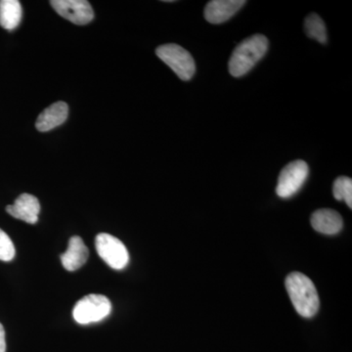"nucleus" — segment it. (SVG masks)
I'll use <instances>...</instances> for the list:
<instances>
[{
    "label": "nucleus",
    "instance_id": "nucleus-8",
    "mask_svg": "<svg viewBox=\"0 0 352 352\" xmlns=\"http://www.w3.org/2000/svg\"><path fill=\"white\" fill-rule=\"evenodd\" d=\"M7 212L15 219L30 224H36L41 212V205L36 197L31 194H22L16 199L14 205L7 206Z\"/></svg>",
    "mask_w": 352,
    "mask_h": 352
},
{
    "label": "nucleus",
    "instance_id": "nucleus-16",
    "mask_svg": "<svg viewBox=\"0 0 352 352\" xmlns=\"http://www.w3.org/2000/svg\"><path fill=\"white\" fill-rule=\"evenodd\" d=\"M15 247L12 240L0 229V261H11L15 256Z\"/></svg>",
    "mask_w": 352,
    "mask_h": 352
},
{
    "label": "nucleus",
    "instance_id": "nucleus-9",
    "mask_svg": "<svg viewBox=\"0 0 352 352\" xmlns=\"http://www.w3.org/2000/svg\"><path fill=\"white\" fill-rule=\"evenodd\" d=\"M244 4V0H212L206 6V20L210 24H221L235 15Z\"/></svg>",
    "mask_w": 352,
    "mask_h": 352
},
{
    "label": "nucleus",
    "instance_id": "nucleus-10",
    "mask_svg": "<svg viewBox=\"0 0 352 352\" xmlns=\"http://www.w3.org/2000/svg\"><path fill=\"white\" fill-rule=\"evenodd\" d=\"M69 107L63 101L56 102L45 109L38 116L36 127L38 131H50L55 127L61 126L68 118Z\"/></svg>",
    "mask_w": 352,
    "mask_h": 352
},
{
    "label": "nucleus",
    "instance_id": "nucleus-11",
    "mask_svg": "<svg viewBox=\"0 0 352 352\" xmlns=\"http://www.w3.org/2000/svg\"><path fill=\"white\" fill-rule=\"evenodd\" d=\"M311 226L317 232L335 235L342 229V215L330 208H321L311 215Z\"/></svg>",
    "mask_w": 352,
    "mask_h": 352
},
{
    "label": "nucleus",
    "instance_id": "nucleus-3",
    "mask_svg": "<svg viewBox=\"0 0 352 352\" xmlns=\"http://www.w3.org/2000/svg\"><path fill=\"white\" fill-rule=\"evenodd\" d=\"M157 56L164 62L182 80L193 78L196 65L188 51L175 43L164 44L156 50Z\"/></svg>",
    "mask_w": 352,
    "mask_h": 352
},
{
    "label": "nucleus",
    "instance_id": "nucleus-14",
    "mask_svg": "<svg viewBox=\"0 0 352 352\" xmlns=\"http://www.w3.org/2000/svg\"><path fill=\"white\" fill-rule=\"evenodd\" d=\"M305 29L308 38H314L320 43H327V32L324 21L317 14H310L305 22Z\"/></svg>",
    "mask_w": 352,
    "mask_h": 352
},
{
    "label": "nucleus",
    "instance_id": "nucleus-17",
    "mask_svg": "<svg viewBox=\"0 0 352 352\" xmlns=\"http://www.w3.org/2000/svg\"><path fill=\"white\" fill-rule=\"evenodd\" d=\"M6 351V331L0 323V352Z\"/></svg>",
    "mask_w": 352,
    "mask_h": 352
},
{
    "label": "nucleus",
    "instance_id": "nucleus-2",
    "mask_svg": "<svg viewBox=\"0 0 352 352\" xmlns=\"http://www.w3.org/2000/svg\"><path fill=\"white\" fill-rule=\"evenodd\" d=\"M268 41L263 34H254L238 44L229 60V73L239 78L249 73L265 55Z\"/></svg>",
    "mask_w": 352,
    "mask_h": 352
},
{
    "label": "nucleus",
    "instance_id": "nucleus-4",
    "mask_svg": "<svg viewBox=\"0 0 352 352\" xmlns=\"http://www.w3.org/2000/svg\"><path fill=\"white\" fill-rule=\"evenodd\" d=\"M112 311V303L107 296L102 295L85 296L76 303L73 317L76 323L87 325L105 319Z\"/></svg>",
    "mask_w": 352,
    "mask_h": 352
},
{
    "label": "nucleus",
    "instance_id": "nucleus-7",
    "mask_svg": "<svg viewBox=\"0 0 352 352\" xmlns=\"http://www.w3.org/2000/svg\"><path fill=\"white\" fill-rule=\"evenodd\" d=\"M50 4L60 16L74 24L87 25L94 20V9L85 0H52Z\"/></svg>",
    "mask_w": 352,
    "mask_h": 352
},
{
    "label": "nucleus",
    "instance_id": "nucleus-1",
    "mask_svg": "<svg viewBox=\"0 0 352 352\" xmlns=\"http://www.w3.org/2000/svg\"><path fill=\"white\" fill-rule=\"evenodd\" d=\"M292 303L298 314L311 318L318 312L319 296L314 282L300 272H292L285 281Z\"/></svg>",
    "mask_w": 352,
    "mask_h": 352
},
{
    "label": "nucleus",
    "instance_id": "nucleus-15",
    "mask_svg": "<svg viewBox=\"0 0 352 352\" xmlns=\"http://www.w3.org/2000/svg\"><path fill=\"white\" fill-rule=\"evenodd\" d=\"M333 194L336 200L346 201L352 208V180L346 176H340L333 182Z\"/></svg>",
    "mask_w": 352,
    "mask_h": 352
},
{
    "label": "nucleus",
    "instance_id": "nucleus-13",
    "mask_svg": "<svg viewBox=\"0 0 352 352\" xmlns=\"http://www.w3.org/2000/svg\"><path fill=\"white\" fill-rule=\"evenodd\" d=\"M23 9L18 0L0 1V25L7 31H13L20 25Z\"/></svg>",
    "mask_w": 352,
    "mask_h": 352
},
{
    "label": "nucleus",
    "instance_id": "nucleus-5",
    "mask_svg": "<svg viewBox=\"0 0 352 352\" xmlns=\"http://www.w3.org/2000/svg\"><path fill=\"white\" fill-rule=\"evenodd\" d=\"M95 245L100 258L113 270H124L129 263V254L126 245L110 234H98Z\"/></svg>",
    "mask_w": 352,
    "mask_h": 352
},
{
    "label": "nucleus",
    "instance_id": "nucleus-12",
    "mask_svg": "<svg viewBox=\"0 0 352 352\" xmlns=\"http://www.w3.org/2000/svg\"><path fill=\"white\" fill-rule=\"evenodd\" d=\"M89 252L82 238L78 236L69 239L68 250L61 254L62 264L68 271L80 270L87 263Z\"/></svg>",
    "mask_w": 352,
    "mask_h": 352
},
{
    "label": "nucleus",
    "instance_id": "nucleus-6",
    "mask_svg": "<svg viewBox=\"0 0 352 352\" xmlns=\"http://www.w3.org/2000/svg\"><path fill=\"white\" fill-rule=\"evenodd\" d=\"M309 168L302 160L292 162L282 170L278 177L276 194L280 198L287 199L295 195L307 180Z\"/></svg>",
    "mask_w": 352,
    "mask_h": 352
}]
</instances>
